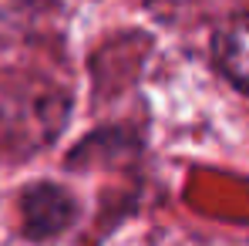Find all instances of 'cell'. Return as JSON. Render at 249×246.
I'll return each instance as SVG.
<instances>
[{"instance_id":"6da1fadb","label":"cell","mask_w":249,"mask_h":246,"mask_svg":"<svg viewBox=\"0 0 249 246\" xmlns=\"http://www.w3.org/2000/svg\"><path fill=\"white\" fill-rule=\"evenodd\" d=\"M20 209H24V226H27V233L34 240L57 236L74 219V199L61 186H51V182H41V186L27 189Z\"/></svg>"},{"instance_id":"7a4b0ae2","label":"cell","mask_w":249,"mask_h":246,"mask_svg":"<svg viewBox=\"0 0 249 246\" xmlns=\"http://www.w3.org/2000/svg\"><path fill=\"white\" fill-rule=\"evenodd\" d=\"M212 51H215L219 71L236 84L239 91L249 95V14L229 17V20L215 31Z\"/></svg>"}]
</instances>
